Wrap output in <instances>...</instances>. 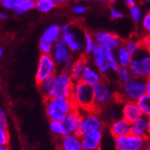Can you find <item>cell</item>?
I'll use <instances>...</instances> for the list:
<instances>
[{
	"mask_svg": "<svg viewBox=\"0 0 150 150\" xmlns=\"http://www.w3.org/2000/svg\"><path fill=\"white\" fill-rule=\"evenodd\" d=\"M91 56L93 66L103 76H106L111 73H115L119 67L115 52L104 50L97 44L94 45L91 52Z\"/></svg>",
	"mask_w": 150,
	"mask_h": 150,
	"instance_id": "1",
	"label": "cell"
},
{
	"mask_svg": "<svg viewBox=\"0 0 150 150\" xmlns=\"http://www.w3.org/2000/svg\"><path fill=\"white\" fill-rule=\"evenodd\" d=\"M76 109L70 98L50 97L45 99V112L50 120H62Z\"/></svg>",
	"mask_w": 150,
	"mask_h": 150,
	"instance_id": "2",
	"label": "cell"
},
{
	"mask_svg": "<svg viewBox=\"0 0 150 150\" xmlns=\"http://www.w3.org/2000/svg\"><path fill=\"white\" fill-rule=\"evenodd\" d=\"M70 100L76 109L79 110H93V86L82 80L74 82L71 91Z\"/></svg>",
	"mask_w": 150,
	"mask_h": 150,
	"instance_id": "3",
	"label": "cell"
},
{
	"mask_svg": "<svg viewBox=\"0 0 150 150\" xmlns=\"http://www.w3.org/2000/svg\"><path fill=\"white\" fill-rule=\"evenodd\" d=\"M116 98V93L108 82L103 80L93 86V110L99 112L111 104Z\"/></svg>",
	"mask_w": 150,
	"mask_h": 150,
	"instance_id": "4",
	"label": "cell"
},
{
	"mask_svg": "<svg viewBox=\"0 0 150 150\" xmlns=\"http://www.w3.org/2000/svg\"><path fill=\"white\" fill-rule=\"evenodd\" d=\"M144 93H146L145 79L132 76L129 80L121 84L119 93H116V98H120L123 102H136Z\"/></svg>",
	"mask_w": 150,
	"mask_h": 150,
	"instance_id": "5",
	"label": "cell"
},
{
	"mask_svg": "<svg viewBox=\"0 0 150 150\" xmlns=\"http://www.w3.org/2000/svg\"><path fill=\"white\" fill-rule=\"evenodd\" d=\"M128 67L132 76L142 79L148 78L150 76L149 50L142 49L140 51H139L132 57Z\"/></svg>",
	"mask_w": 150,
	"mask_h": 150,
	"instance_id": "6",
	"label": "cell"
},
{
	"mask_svg": "<svg viewBox=\"0 0 150 150\" xmlns=\"http://www.w3.org/2000/svg\"><path fill=\"white\" fill-rule=\"evenodd\" d=\"M50 55L58 67H60L63 71H69L70 67L74 61L73 55L61 39H59L56 42H54Z\"/></svg>",
	"mask_w": 150,
	"mask_h": 150,
	"instance_id": "7",
	"label": "cell"
},
{
	"mask_svg": "<svg viewBox=\"0 0 150 150\" xmlns=\"http://www.w3.org/2000/svg\"><path fill=\"white\" fill-rule=\"evenodd\" d=\"M79 110V109H78ZM82 113L80 135L95 130H103L105 122L103 117L94 110H80Z\"/></svg>",
	"mask_w": 150,
	"mask_h": 150,
	"instance_id": "8",
	"label": "cell"
},
{
	"mask_svg": "<svg viewBox=\"0 0 150 150\" xmlns=\"http://www.w3.org/2000/svg\"><path fill=\"white\" fill-rule=\"evenodd\" d=\"M58 67L50 54H42L38 61L35 79L37 84L57 74Z\"/></svg>",
	"mask_w": 150,
	"mask_h": 150,
	"instance_id": "9",
	"label": "cell"
},
{
	"mask_svg": "<svg viewBox=\"0 0 150 150\" xmlns=\"http://www.w3.org/2000/svg\"><path fill=\"white\" fill-rule=\"evenodd\" d=\"M74 82L69 72L60 70V72L56 74V86L53 97L70 98Z\"/></svg>",
	"mask_w": 150,
	"mask_h": 150,
	"instance_id": "10",
	"label": "cell"
},
{
	"mask_svg": "<svg viewBox=\"0 0 150 150\" xmlns=\"http://www.w3.org/2000/svg\"><path fill=\"white\" fill-rule=\"evenodd\" d=\"M113 139L115 148L123 150H143L149 143L148 139L139 137L132 133Z\"/></svg>",
	"mask_w": 150,
	"mask_h": 150,
	"instance_id": "11",
	"label": "cell"
},
{
	"mask_svg": "<svg viewBox=\"0 0 150 150\" xmlns=\"http://www.w3.org/2000/svg\"><path fill=\"white\" fill-rule=\"evenodd\" d=\"M93 36L95 44L107 50L115 51L120 46L123 44V40L117 34L110 32L98 31L93 33Z\"/></svg>",
	"mask_w": 150,
	"mask_h": 150,
	"instance_id": "12",
	"label": "cell"
},
{
	"mask_svg": "<svg viewBox=\"0 0 150 150\" xmlns=\"http://www.w3.org/2000/svg\"><path fill=\"white\" fill-rule=\"evenodd\" d=\"M60 39L69 48L72 55H82L84 52V39H81L75 32V27L72 24L69 32L60 34Z\"/></svg>",
	"mask_w": 150,
	"mask_h": 150,
	"instance_id": "13",
	"label": "cell"
},
{
	"mask_svg": "<svg viewBox=\"0 0 150 150\" xmlns=\"http://www.w3.org/2000/svg\"><path fill=\"white\" fill-rule=\"evenodd\" d=\"M84 150H101L104 133L103 130H95L80 135Z\"/></svg>",
	"mask_w": 150,
	"mask_h": 150,
	"instance_id": "14",
	"label": "cell"
},
{
	"mask_svg": "<svg viewBox=\"0 0 150 150\" xmlns=\"http://www.w3.org/2000/svg\"><path fill=\"white\" fill-rule=\"evenodd\" d=\"M109 132L113 139L129 135L131 133V123L122 117L116 118L110 121Z\"/></svg>",
	"mask_w": 150,
	"mask_h": 150,
	"instance_id": "15",
	"label": "cell"
},
{
	"mask_svg": "<svg viewBox=\"0 0 150 150\" xmlns=\"http://www.w3.org/2000/svg\"><path fill=\"white\" fill-rule=\"evenodd\" d=\"M82 113L78 109L67 114L61 121L66 128L67 134H78L80 135V124H81Z\"/></svg>",
	"mask_w": 150,
	"mask_h": 150,
	"instance_id": "16",
	"label": "cell"
},
{
	"mask_svg": "<svg viewBox=\"0 0 150 150\" xmlns=\"http://www.w3.org/2000/svg\"><path fill=\"white\" fill-rule=\"evenodd\" d=\"M121 117L128 120L130 123H133L142 116V112L136 102L133 101H124L121 106Z\"/></svg>",
	"mask_w": 150,
	"mask_h": 150,
	"instance_id": "17",
	"label": "cell"
},
{
	"mask_svg": "<svg viewBox=\"0 0 150 150\" xmlns=\"http://www.w3.org/2000/svg\"><path fill=\"white\" fill-rule=\"evenodd\" d=\"M131 133L139 137L149 139L150 120L149 117L142 115L139 120L131 123Z\"/></svg>",
	"mask_w": 150,
	"mask_h": 150,
	"instance_id": "18",
	"label": "cell"
},
{
	"mask_svg": "<svg viewBox=\"0 0 150 150\" xmlns=\"http://www.w3.org/2000/svg\"><path fill=\"white\" fill-rule=\"evenodd\" d=\"M80 80L88 84L91 86H93L99 84L103 80H104V76L93 65L89 64L88 62L85 67L83 73H82Z\"/></svg>",
	"mask_w": 150,
	"mask_h": 150,
	"instance_id": "19",
	"label": "cell"
},
{
	"mask_svg": "<svg viewBox=\"0 0 150 150\" xmlns=\"http://www.w3.org/2000/svg\"><path fill=\"white\" fill-rule=\"evenodd\" d=\"M59 148L61 150H84L81 137L78 134H67L59 139Z\"/></svg>",
	"mask_w": 150,
	"mask_h": 150,
	"instance_id": "20",
	"label": "cell"
},
{
	"mask_svg": "<svg viewBox=\"0 0 150 150\" xmlns=\"http://www.w3.org/2000/svg\"><path fill=\"white\" fill-rule=\"evenodd\" d=\"M87 63H88V59L86 55H80L78 58L74 59L69 71L74 81L80 80L82 73H83Z\"/></svg>",
	"mask_w": 150,
	"mask_h": 150,
	"instance_id": "21",
	"label": "cell"
},
{
	"mask_svg": "<svg viewBox=\"0 0 150 150\" xmlns=\"http://www.w3.org/2000/svg\"><path fill=\"white\" fill-rule=\"evenodd\" d=\"M55 86H56V75L51 76L38 84L39 89L40 93H42V94L45 97V99L53 97L54 91H55Z\"/></svg>",
	"mask_w": 150,
	"mask_h": 150,
	"instance_id": "22",
	"label": "cell"
},
{
	"mask_svg": "<svg viewBox=\"0 0 150 150\" xmlns=\"http://www.w3.org/2000/svg\"><path fill=\"white\" fill-rule=\"evenodd\" d=\"M60 29L59 25L58 24H51L45 29L42 33V36L40 40H43L45 42L54 44L59 39H60Z\"/></svg>",
	"mask_w": 150,
	"mask_h": 150,
	"instance_id": "23",
	"label": "cell"
},
{
	"mask_svg": "<svg viewBox=\"0 0 150 150\" xmlns=\"http://www.w3.org/2000/svg\"><path fill=\"white\" fill-rule=\"evenodd\" d=\"M114 52H115V56H116V59L119 64V67H128L132 59V56L128 52V50L125 49L123 44L120 46Z\"/></svg>",
	"mask_w": 150,
	"mask_h": 150,
	"instance_id": "24",
	"label": "cell"
},
{
	"mask_svg": "<svg viewBox=\"0 0 150 150\" xmlns=\"http://www.w3.org/2000/svg\"><path fill=\"white\" fill-rule=\"evenodd\" d=\"M137 103L142 115L150 117V93H144L137 101Z\"/></svg>",
	"mask_w": 150,
	"mask_h": 150,
	"instance_id": "25",
	"label": "cell"
},
{
	"mask_svg": "<svg viewBox=\"0 0 150 150\" xmlns=\"http://www.w3.org/2000/svg\"><path fill=\"white\" fill-rule=\"evenodd\" d=\"M56 7L53 0H37L34 3V9L39 13H48Z\"/></svg>",
	"mask_w": 150,
	"mask_h": 150,
	"instance_id": "26",
	"label": "cell"
},
{
	"mask_svg": "<svg viewBox=\"0 0 150 150\" xmlns=\"http://www.w3.org/2000/svg\"><path fill=\"white\" fill-rule=\"evenodd\" d=\"M50 130L57 138H62L67 134L61 120H50Z\"/></svg>",
	"mask_w": 150,
	"mask_h": 150,
	"instance_id": "27",
	"label": "cell"
},
{
	"mask_svg": "<svg viewBox=\"0 0 150 150\" xmlns=\"http://www.w3.org/2000/svg\"><path fill=\"white\" fill-rule=\"evenodd\" d=\"M123 46L125 47V49L128 50V52L130 54L132 57L142 50L139 40L130 39V40H127V42H125L123 43Z\"/></svg>",
	"mask_w": 150,
	"mask_h": 150,
	"instance_id": "28",
	"label": "cell"
},
{
	"mask_svg": "<svg viewBox=\"0 0 150 150\" xmlns=\"http://www.w3.org/2000/svg\"><path fill=\"white\" fill-rule=\"evenodd\" d=\"M84 52H85V55H89L91 54L95 42H94V40H93V33L90 32H85L84 33Z\"/></svg>",
	"mask_w": 150,
	"mask_h": 150,
	"instance_id": "29",
	"label": "cell"
},
{
	"mask_svg": "<svg viewBox=\"0 0 150 150\" xmlns=\"http://www.w3.org/2000/svg\"><path fill=\"white\" fill-rule=\"evenodd\" d=\"M34 9V3L29 0H22V2L18 5V6L13 10V13L17 16L23 15V13Z\"/></svg>",
	"mask_w": 150,
	"mask_h": 150,
	"instance_id": "30",
	"label": "cell"
},
{
	"mask_svg": "<svg viewBox=\"0 0 150 150\" xmlns=\"http://www.w3.org/2000/svg\"><path fill=\"white\" fill-rule=\"evenodd\" d=\"M116 76L118 80L120 82V84L125 83L128 80H129L132 76L130 74V71L129 69V67H119L117 70L115 71Z\"/></svg>",
	"mask_w": 150,
	"mask_h": 150,
	"instance_id": "31",
	"label": "cell"
},
{
	"mask_svg": "<svg viewBox=\"0 0 150 150\" xmlns=\"http://www.w3.org/2000/svg\"><path fill=\"white\" fill-rule=\"evenodd\" d=\"M10 142V133L7 128L0 127V146H8Z\"/></svg>",
	"mask_w": 150,
	"mask_h": 150,
	"instance_id": "32",
	"label": "cell"
},
{
	"mask_svg": "<svg viewBox=\"0 0 150 150\" xmlns=\"http://www.w3.org/2000/svg\"><path fill=\"white\" fill-rule=\"evenodd\" d=\"M129 15H130V17L132 18V20L135 23H139L142 18L143 13H142L141 8L136 5V6L129 8Z\"/></svg>",
	"mask_w": 150,
	"mask_h": 150,
	"instance_id": "33",
	"label": "cell"
},
{
	"mask_svg": "<svg viewBox=\"0 0 150 150\" xmlns=\"http://www.w3.org/2000/svg\"><path fill=\"white\" fill-rule=\"evenodd\" d=\"M22 2V0H1V6L6 10H15L18 5Z\"/></svg>",
	"mask_w": 150,
	"mask_h": 150,
	"instance_id": "34",
	"label": "cell"
},
{
	"mask_svg": "<svg viewBox=\"0 0 150 150\" xmlns=\"http://www.w3.org/2000/svg\"><path fill=\"white\" fill-rule=\"evenodd\" d=\"M39 49L42 54H51V51L53 49V44L50 43L48 42H45L43 40H40Z\"/></svg>",
	"mask_w": 150,
	"mask_h": 150,
	"instance_id": "35",
	"label": "cell"
},
{
	"mask_svg": "<svg viewBox=\"0 0 150 150\" xmlns=\"http://www.w3.org/2000/svg\"><path fill=\"white\" fill-rule=\"evenodd\" d=\"M109 13H110V17L112 19V20H120L121 18H123L124 16V13H122L121 11H120L119 9L112 6L109 10Z\"/></svg>",
	"mask_w": 150,
	"mask_h": 150,
	"instance_id": "36",
	"label": "cell"
},
{
	"mask_svg": "<svg viewBox=\"0 0 150 150\" xmlns=\"http://www.w3.org/2000/svg\"><path fill=\"white\" fill-rule=\"evenodd\" d=\"M72 12L75 13L76 16H83L85 13L87 12V8L86 6L84 5H81V4H77V5H75L72 6L71 8Z\"/></svg>",
	"mask_w": 150,
	"mask_h": 150,
	"instance_id": "37",
	"label": "cell"
},
{
	"mask_svg": "<svg viewBox=\"0 0 150 150\" xmlns=\"http://www.w3.org/2000/svg\"><path fill=\"white\" fill-rule=\"evenodd\" d=\"M141 24H142V28L146 32L150 31V13L147 12L146 15L141 18Z\"/></svg>",
	"mask_w": 150,
	"mask_h": 150,
	"instance_id": "38",
	"label": "cell"
},
{
	"mask_svg": "<svg viewBox=\"0 0 150 150\" xmlns=\"http://www.w3.org/2000/svg\"><path fill=\"white\" fill-rule=\"evenodd\" d=\"M0 127H8V118L4 109L0 106Z\"/></svg>",
	"mask_w": 150,
	"mask_h": 150,
	"instance_id": "39",
	"label": "cell"
},
{
	"mask_svg": "<svg viewBox=\"0 0 150 150\" xmlns=\"http://www.w3.org/2000/svg\"><path fill=\"white\" fill-rule=\"evenodd\" d=\"M139 42H140L142 49L146 50H150V36H149V34L145 35L142 39L139 40Z\"/></svg>",
	"mask_w": 150,
	"mask_h": 150,
	"instance_id": "40",
	"label": "cell"
},
{
	"mask_svg": "<svg viewBox=\"0 0 150 150\" xmlns=\"http://www.w3.org/2000/svg\"><path fill=\"white\" fill-rule=\"evenodd\" d=\"M53 1L55 3L56 6H63L69 3L70 0H53Z\"/></svg>",
	"mask_w": 150,
	"mask_h": 150,
	"instance_id": "41",
	"label": "cell"
},
{
	"mask_svg": "<svg viewBox=\"0 0 150 150\" xmlns=\"http://www.w3.org/2000/svg\"><path fill=\"white\" fill-rule=\"evenodd\" d=\"M145 90L146 93H150V77L145 79Z\"/></svg>",
	"mask_w": 150,
	"mask_h": 150,
	"instance_id": "42",
	"label": "cell"
},
{
	"mask_svg": "<svg viewBox=\"0 0 150 150\" xmlns=\"http://www.w3.org/2000/svg\"><path fill=\"white\" fill-rule=\"evenodd\" d=\"M125 5H126V6L130 8V7L136 6V2H135V0H125Z\"/></svg>",
	"mask_w": 150,
	"mask_h": 150,
	"instance_id": "43",
	"label": "cell"
},
{
	"mask_svg": "<svg viewBox=\"0 0 150 150\" xmlns=\"http://www.w3.org/2000/svg\"><path fill=\"white\" fill-rule=\"evenodd\" d=\"M7 18H8V16L6 13L0 11V22H4V21L7 20Z\"/></svg>",
	"mask_w": 150,
	"mask_h": 150,
	"instance_id": "44",
	"label": "cell"
},
{
	"mask_svg": "<svg viewBox=\"0 0 150 150\" xmlns=\"http://www.w3.org/2000/svg\"><path fill=\"white\" fill-rule=\"evenodd\" d=\"M4 55V50L2 47H0V59H1Z\"/></svg>",
	"mask_w": 150,
	"mask_h": 150,
	"instance_id": "45",
	"label": "cell"
},
{
	"mask_svg": "<svg viewBox=\"0 0 150 150\" xmlns=\"http://www.w3.org/2000/svg\"><path fill=\"white\" fill-rule=\"evenodd\" d=\"M0 150H9V149H8V146H0Z\"/></svg>",
	"mask_w": 150,
	"mask_h": 150,
	"instance_id": "46",
	"label": "cell"
},
{
	"mask_svg": "<svg viewBox=\"0 0 150 150\" xmlns=\"http://www.w3.org/2000/svg\"><path fill=\"white\" fill-rule=\"evenodd\" d=\"M143 150H150V145H149V143L146 146V147Z\"/></svg>",
	"mask_w": 150,
	"mask_h": 150,
	"instance_id": "47",
	"label": "cell"
},
{
	"mask_svg": "<svg viewBox=\"0 0 150 150\" xmlns=\"http://www.w3.org/2000/svg\"><path fill=\"white\" fill-rule=\"evenodd\" d=\"M109 2H110L111 4H114V3H117L118 0H108Z\"/></svg>",
	"mask_w": 150,
	"mask_h": 150,
	"instance_id": "48",
	"label": "cell"
},
{
	"mask_svg": "<svg viewBox=\"0 0 150 150\" xmlns=\"http://www.w3.org/2000/svg\"><path fill=\"white\" fill-rule=\"evenodd\" d=\"M75 2H77V3H80V2H83V1H86V0H74Z\"/></svg>",
	"mask_w": 150,
	"mask_h": 150,
	"instance_id": "49",
	"label": "cell"
},
{
	"mask_svg": "<svg viewBox=\"0 0 150 150\" xmlns=\"http://www.w3.org/2000/svg\"><path fill=\"white\" fill-rule=\"evenodd\" d=\"M144 3L149 4V3H150V0H144Z\"/></svg>",
	"mask_w": 150,
	"mask_h": 150,
	"instance_id": "50",
	"label": "cell"
},
{
	"mask_svg": "<svg viewBox=\"0 0 150 150\" xmlns=\"http://www.w3.org/2000/svg\"><path fill=\"white\" fill-rule=\"evenodd\" d=\"M95 1H98V2H105L107 0H95Z\"/></svg>",
	"mask_w": 150,
	"mask_h": 150,
	"instance_id": "51",
	"label": "cell"
},
{
	"mask_svg": "<svg viewBox=\"0 0 150 150\" xmlns=\"http://www.w3.org/2000/svg\"><path fill=\"white\" fill-rule=\"evenodd\" d=\"M29 1H32V2H33V3H35L37 0H29Z\"/></svg>",
	"mask_w": 150,
	"mask_h": 150,
	"instance_id": "52",
	"label": "cell"
},
{
	"mask_svg": "<svg viewBox=\"0 0 150 150\" xmlns=\"http://www.w3.org/2000/svg\"><path fill=\"white\" fill-rule=\"evenodd\" d=\"M115 150H123V149H116V148H115Z\"/></svg>",
	"mask_w": 150,
	"mask_h": 150,
	"instance_id": "53",
	"label": "cell"
},
{
	"mask_svg": "<svg viewBox=\"0 0 150 150\" xmlns=\"http://www.w3.org/2000/svg\"><path fill=\"white\" fill-rule=\"evenodd\" d=\"M92 1H95V0H92Z\"/></svg>",
	"mask_w": 150,
	"mask_h": 150,
	"instance_id": "54",
	"label": "cell"
},
{
	"mask_svg": "<svg viewBox=\"0 0 150 150\" xmlns=\"http://www.w3.org/2000/svg\"><path fill=\"white\" fill-rule=\"evenodd\" d=\"M58 150H61V149H60V148H59V149H58Z\"/></svg>",
	"mask_w": 150,
	"mask_h": 150,
	"instance_id": "55",
	"label": "cell"
},
{
	"mask_svg": "<svg viewBox=\"0 0 150 150\" xmlns=\"http://www.w3.org/2000/svg\"><path fill=\"white\" fill-rule=\"evenodd\" d=\"M0 2H1V0H0Z\"/></svg>",
	"mask_w": 150,
	"mask_h": 150,
	"instance_id": "56",
	"label": "cell"
}]
</instances>
